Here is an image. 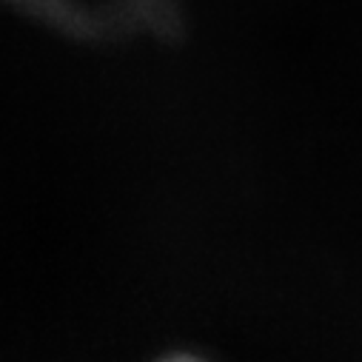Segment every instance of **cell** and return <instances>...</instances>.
Instances as JSON below:
<instances>
[{
    "label": "cell",
    "instance_id": "cell-1",
    "mask_svg": "<svg viewBox=\"0 0 362 362\" xmlns=\"http://www.w3.org/2000/svg\"><path fill=\"white\" fill-rule=\"evenodd\" d=\"M165 362H200V359H192V356H174V359H165Z\"/></svg>",
    "mask_w": 362,
    "mask_h": 362
}]
</instances>
